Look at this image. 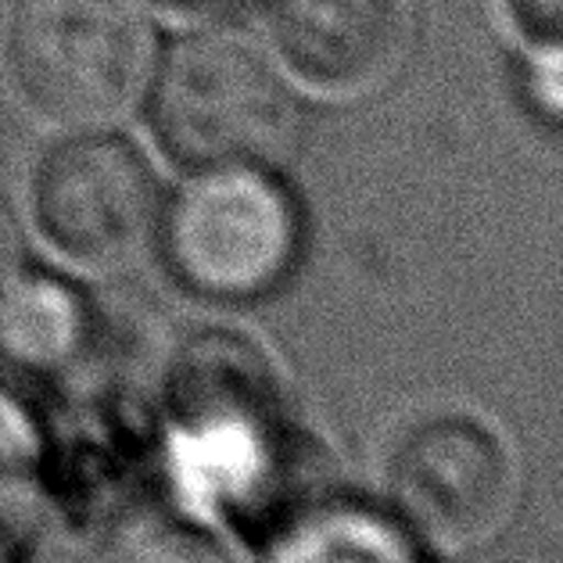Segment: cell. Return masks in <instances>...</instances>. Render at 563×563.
I'll return each instance as SVG.
<instances>
[{
	"label": "cell",
	"instance_id": "6da1fadb",
	"mask_svg": "<svg viewBox=\"0 0 563 563\" xmlns=\"http://www.w3.org/2000/svg\"><path fill=\"white\" fill-rule=\"evenodd\" d=\"M166 466L198 514L263 517L291 485V431L277 380L252 341L201 334L169 377Z\"/></svg>",
	"mask_w": 563,
	"mask_h": 563
},
{
	"label": "cell",
	"instance_id": "7a4b0ae2",
	"mask_svg": "<svg viewBox=\"0 0 563 563\" xmlns=\"http://www.w3.org/2000/svg\"><path fill=\"white\" fill-rule=\"evenodd\" d=\"M147 104L158 144L190 169H280L301 130L277 65L227 25L176 40L151 68Z\"/></svg>",
	"mask_w": 563,
	"mask_h": 563
},
{
	"label": "cell",
	"instance_id": "3957f363",
	"mask_svg": "<svg viewBox=\"0 0 563 563\" xmlns=\"http://www.w3.org/2000/svg\"><path fill=\"white\" fill-rule=\"evenodd\" d=\"M4 54L19 98L73 130L130 112L158 62L136 0H15Z\"/></svg>",
	"mask_w": 563,
	"mask_h": 563
},
{
	"label": "cell",
	"instance_id": "277c9868",
	"mask_svg": "<svg viewBox=\"0 0 563 563\" xmlns=\"http://www.w3.org/2000/svg\"><path fill=\"white\" fill-rule=\"evenodd\" d=\"M155 244L176 284L209 301H255L291 277L301 212L277 169L219 166L162 201Z\"/></svg>",
	"mask_w": 563,
	"mask_h": 563
},
{
	"label": "cell",
	"instance_id": "5b68a950",
	"mask_svg": "<svg viewBox=\"0 0 563 563\" xmlns=\"http://www.w3.org/2000/svg\"><path fill=\"white\" fill-rule=\"evenodd\" d=\"M158 176L126 136L79 130L40 158L33 209L44 238L84 266H122L155 241Z\"/></svg>",
	"mask_w": 563,
	"mask_h": 563
},
{
	"label": "cell",
	"instance_id": "8992f818",
	"mask_svg": "<svg viewBox=\"0 0 563 563\" xmlns=\"http://www.w3.org/2000/svg\"><path fill=\"white\" fill-rule=\"evenodd\" d=\"M391 496L409 531L463 545L503 517L510 466L485 428L460 417L431 420L395 452Z\"/></svg>",
	"mask_w": 563,
	"mask_h": 563
},
{
	"label": "cell",
	"instance_id": "52a82bcc",
	"mask_svg": "<svg viewBox=\"0 0 563 563\" xmlns=\"http://www.w3.org/2000/svg\"><path fill=\"white\" fill-rule=\"evenodd\" d=\"M269 30L284 65L327 93L374 90L406 44L398 0H269Z\"/></svg>",
	"mask_w": 563,
	"mask_h": 563
},
{
	"label": "cell",
	"instance_id": "ba28073f",
	"mask_svg": "<svg viewBox=\"0 0 563 563\" xmlns=\"http://www.w3.org/2000/svg\"><path fill=\"white\" fill-rule=\"evenodd\" d=\"M93 334L87 298L65 277L19 266L0 280V360L25 374H58Z\"/></svg>",
	"mask_w": 563,
	"mask_h": 563
},
{
	"label": "cell",
	"instance_id": "9c48e42d",
	"mask_svg": "<svg viewBox=\"0 0 563 563\" xmlns=\"http://www.w3.org/2000/svg\"><path fill=\"white\" fill-rule=\"evenodd\" d=\"M269 563H423L413 531L369 506L327 503L291 520Z\"/></svg>",
	"mask_w": 563,
	"mask_h": 563
},
{
	"label": "cell",
	"instance_id": "30bf717a",
	"mask_svg": "<svg viewBox=\"0 0 563 563\" xmlns=\"http://www.w3.org/2000/svg\"><path fill=\"white\" fill-rule=\"evenodd\" d=\"M84 563H227V556L201 534L173 525V520L151 517L130 520L104 534Z\"/></svg>",
	"mask_w": 563,
	"mask_h": 563
},
{
	"label": "cell",
	"instance_id": "8fae6325",
	"mask_svg": "<svg viewBox=\"0 0 563 563\" xmlns=\"http://www.w3.org/2000/svg\"><path fill=\"white\" fill-rule=\"evenodd\" d=\"M36 428L0 391V514L15 503L36 471Z\"/></svg>",
	"mask_w": 563,
	"mask_h": 563
},
{
	"label": "cell",
	"instance_id": "7c38bea8",
	"mask_svg": "<svg viewBox=\"0 0 563 563\" xmlns=\"http://www.w3.org/2000/svg\"><path fill=\"white\" fill-rule=\"evenodd\" d=\"M514 15L534 51L563 47V0H514Z\"/></svg>",
	"mask_w": 563,
	"mask_h": 563
},
{
	"label": "cell",
	"instance_id": "4fadbf2b",
	"mask_svg": "<svg viewBox=\"0 0 563 563\" xmlns=\"http://www.w3.org/2000/svg\"><path fill=\"white\" fill-rule=\"evenodd\" d=\"M531 90H534V101H539L553 119L563 122V47L539 51Z\"/></svg>",
	"mask_w": 563,
	"mask_h": 563
},
{
	"label": "cell",
	"instance_id": "5bb4252c",
	"mask_svg": "<svg viewBox=\"0 0 563 563\" xmlns=\"http://www.w3.org/2000/svg\"><path fill=\"white\" fill-rule=\"evenodd\" d=\"M22 263H25V241H22L19 216L11 209V201L0 195V280L11 277Z\"/></svg>",
	"mask_w": 563,
	"mask_h": 563
},
{
	"label": "cell",
	"instance_id": "9a60e30c",
	"mask_svg": "<svg viewBox=\"0 0 563 563\" xmlns=\"http://www.w3.org/2000/svg\"><path fill=\"white\" fill-rule=\"evenodd\" d=\"M173 11H187V15H233V11L255 4V0H162Z\"/></svg>",
	"mask_w": 563,
	"mask_h": 563
},
{
	"label": "cell",
	"instance_id": "2e32d148",
	"mask_svg": "<svg viewBox=\"0 0 563 563\" xmlns=\"http://www.w3.org/2000/svg\"><path fill=\"white\" fill-rule=\"evenodd\" d=\"M0 563H19V560H15V553H11V549H8V542H4V539H0Z\"/></svg>",
	"mask_w": 563,
	"mask_h": 563
}]
</instances>
